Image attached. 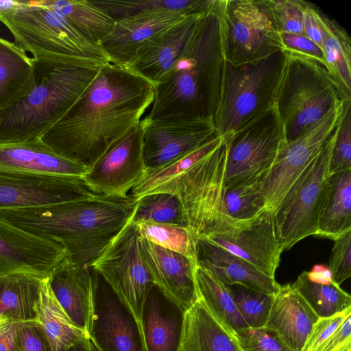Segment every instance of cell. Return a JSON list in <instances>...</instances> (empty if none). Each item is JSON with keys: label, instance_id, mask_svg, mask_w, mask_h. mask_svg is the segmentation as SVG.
<instances>
[{"label": "cell", "instance_id": "cell-29", "mask_svg": "<svg viewBox=\"0 0 351 351\" xmlns=\"http://www.w3.org/2000/svg\"><path fill=\"white\" fill-rule=\"evenodd\" d=\"M34 85L33 58L14 43L0 38V111L27 95Z\"/></svg>", "mask_w": 351, "mask_h": 351}, {"label": "cell", "instance_id": "cell-34", "mask_svg": "<svg viewBox=\"0 0 351 351\" xmlns=\"http://www.w3.org/2000/svg\"><path fill=\"white\" fill-rule=\"evenodd\" d=\"M323 43L329 74L343 100L351 99V39L334 19L322 12Z\"/></svg>", "mask_w": 351, "mask_h": 351}, {"label": "cell", "instance_id": "cell-44", "mask_svg": "<svg viewBox=\"0 0 351 351\" xmlns=\"http://www.w3.org/2000/svg\"><path fill=\"white\" fill-rule=\"evenodd\" d=\"M267 2L281 34L305 36L304 11L306 1L267 0Z\"/></svg>", "mask_w": 351, "mask_h": 351}, {"label": "cell", "instance_id": "cell-15", "mask_svg": "<svg viewBox=\"0 0 351 351\" xmlns=\"http://www.w3.org/2000/svg\"><path fill=\"white\" fill-rule=\"evenodd\" d=\"M94 195L83 178L0 171V210L56 204Z\"/></svg>", "mask_w": 351, "mask_h": 351}, {"label": "cell", "instance_id": "cell-9", "mask_svg": "<svg viewBox=\"0 0 351 351\" xmlns=\"http://www.w3.org/2000/svg\"><path fill=\"white\" fill-rule=\"evenodd\" d=\"M217 12L228 63L245 64L285 51L267 0H217Z\"/></svg>", "mask_w": 351, "mask_h": 351}, {"label": "cell", "instance_id": "cell-48", "mask_svg": "<svg viewBox=\"0 0 351 351\" xmlns=\"http://www.w3.org/2000/svg\"><path fill=\"white\" fill-rule=\"evenodd\" d=\"M350 313L351 308L332 317L319 318L307 338L302 351H319L326 341Z\"/></svg>", "mask_w": 351, "mask_h": 351}, {"label": "cell", "instance_id": "cell-12", "mask_svg": "<svg viewBox=\"0 0 351 351\" xmlns=\"http://www.w3.org/2000/svg\"><path fill=\"white\" fill-rule=\"evenodd\" d=\"M141 238L136 223L129 221L91 266L140 325L145 300L154 285L143 257Z\"/></svg>", "mask_w": 351, "mask_h": 351}, {"label": "cell", "instance_id": "cell-8", "mask_svg": "<svg viewBox=\"0 0 351 351\" xmlns=\"http://www.w3.org/2000/svg\"><path fill=\"white\" fill-rule=\"evenodd\" d=\"M0 21L14 36V43L34 59L75 56L108 62L99 46L39 0L31 1L28 6L12 12L0 14Z\"/></svg>", "mask_w": 351, "mask_h": 351}, {"label": "cell", "instance_id": "cell-43", "mask_svg": "<svg viewBox=\"0 0 351 351\" xmlns=\"http://www.w3.org/2000/svg\"><path fill=\"white\" fill-rule=\"evenodd\" d=\"M224 204L228 214L237 221H249L264 208L254 184L225 188Z\"/></svg>", "mask_w": 351, "mask_h": 351}, {"label": "cell", "instance_id": "cell-41", "mask_svg": "<svg viewBox=\"0 0 351 351\" xmlns=\"http://www.w3.org/2000/svg\"><path fill=\"white\" fill-rule=\"evenodd\" d=\"M225 285L247 326L250 328L265 327L275 295L241 285Z\"/></svg>", "mask_w": 351, "mask_h": 351}, {"label": "cell", "instance_id": "cell-37", "mask_svg": "<svg viewBox=\"0 0 351 351\" xmlns=\"http://www.w3.org/2000/svg\"><path fill=\"white\" fill-rule=\"evenodd\" d=\"M114 21L158 11H173L186 15L202 14L210 11L217 0H140L91 1Z\"/></svg>", "mask_w": 351, "mask_h": 351}, {"label": "cell", "instance_id": "cell-1", "mask_svg": "<svg viewBox=\"0 0 351 351\" xmlns=\"http://www.w3.org/2000/svg\"><path fill=\"white\" fill-rule=\"evenodd\" d=\"M154 84L126 66L105 62L67 112L40 139L89 168L136 125L152 105Z\"/></svg>", "mask_w": 351, "mask_h": 351}, {"label": "cell", "instance_id": "cell-52", "mask_svg": "<svg viewBox=\"0 0 351 351\" xmlns=\"http://www.w3.org/2000/svg\"><path fill=\"white\" fill-rule=\"evenodd\" d=\"M15 322L0 318V351H16Z\"/></svg>", "mask_w": 351, "mask_h": 351}, {"label": "cell", "instance_id": "cell-49", "mask_svg": "<svg viewBox=\"0 0 351 351\" xmlns=\"http://www.w3.org/2000/svg\"><path fill=\"white\" fill-rule=\"evenodd\" d=\"M282 38L285 52L312 60L325 68L329 73L323 50L313 41L305 36L290 34H282Z\"/></svg>", "mask_w": 351, "mask_h": 351}, {"label": "cell", "instance_id": "cell-22", "mask_svg": "<svg viewBox=\"0 0 351 351\" xmlns=\"http://www.w3.org/2000/svg\"><path fill=\"white\" fill-rule=\"evenodd\" d=\"M204 14L187 16L152 36L136 49L126 67L155 84L176 62Z\"/></svg>", "mask_w": 351, "mask_h": 351}, {"label": "cell", "instance_id": "cell-50", "mask_svg": "<svg viewBox=\"0 0 351 351\" xmlns=\"http://www.w3.org/2000/svg\"><path fill=\"white\" fill-rule=\"evenodd\" d=\"M304 31L305 36L322 49V11L308 2H306L304 11Z\"/></svg>", "mask_w": 351, "mask_h": 351}, {"label": "cell", "instance_id": "cell-18", "mask_svg": "<svg viewBox=\"0 0 351 351\" xmlns=\"http://www.w3.org/2000/svg\"><path fill=\"white\" fill-rule=\"evenodd\" d=\"M66 256L60 243L31 234L0 217V276L22 272L46 278Z\"/></svg>", "mask_w": 351, "mask_h": 351}, {"label": "cell", "instance_id": "cell-6", "mask_svg": "<svg viewBox=\"0 0 351 351\" xmlns=\"http://www.w3.org/2000/svg\"><path fill=\"white\" fill-rule=\"evenodd\" d=\"M226 160L227 147L223 142L176 180L167 193L180 199L187 227L197 239L231 234L251 221H237L227 213Z\"/></svg>", "mask_w": 351, "mask_h": 351}, {"label": "cell", "instance_id": "cell-31", "mask_svg": "<svg viewBox=\"0 0 351 351\" xmlns=\"http://www.w3.org/2000/svg\"><path fill=\"white\" fill-rule=\"evenodd\" d=\"M43 278L22 272L0 276V318L15 322H37Z\"/></svg>", "mask_w": 351, "mask_h": 351}, {"label": "cell", "instance_id": "cell-17", "mask_svg": "<svg viewBox=\"0 0 351 351\" xmlns=\"http://www.w3.org/2000/svg\"><path fill=\"white\" fill-rule=\"evenodd\" d=\"M88 337L100 351H146L140 324L111 288L101 289L96 279Z\"/></svg>", "mask_w": 351, "mask_h": 351}, {"label": "cell", "instance_id": "cell-4", "mask_svg": "<svg viewBox=\"0 0 351 351\" xmlns=\"http://www.w3.org/2000/svg\"><path fill=\"white\" fill-rule=\"evenodd\" d=\"M33 61V89L0 111V142L40 138L67 112L106 62L75 56Z\"/></svg>", "mask_w": 351, "mask_h": 351}, {"label": "cell", "instance_id": "cell-42", "mask_svg": "<svg viewBox=\"0 0 351 351\" xmlns=\"http://www.w3.org/2000/svg\"><path fill=\"white\" fill-rule=\"evenodd\" d=\"M333 135L329 176L351 169V99L343 100L342 112Z\"/></svg>", "mask_w": 351, "mask_h": 351}, {"label": "cell", "instance_id": "cell-56", "mask_svg": "<svg viewBox=\"0 0 351 351\" xmlns=\"http://www.w3.org/2000/svg\"><path fill=\"white\" fill-rule=\"evenodd\" d=\"M345 351H351V349H348V350H345Z\"/></svg>", "mask_w": 351, "mask_h": 351}, {"label": "cell", "instance_id": "cell-3", "mask_svg": "<svg viewBox=\"0 0 351 351\" xmlns=\"http://www.w3.org/2000/svg\"><path fill=\"white\" fill-rule=\"evenodd\" d=\"M217 3L200 17L176 62L154 84L146 119H213L224 64Z\"/></svg>", "mask_w": 351, "mask_h": 351}, {"label": "cell", "instance_id": "cell-7", "mask_svg": "<svg viewBox=\"0 0 351 351\" xmlns=\"http://www.w3.org/2000/svg\"><path fill=\"white\" fill-rule=\"evenodd\" d=\"M286 53L275 106L286 143L297 138L342 101L332 77L316 62Z\"/></svg>", "mask_w": 351, "mask_h": 351}, {"label": "cell", "instance_id": "cell-40", "mask_svg": "<svg viewBox=\"0 0 351 351\" xmlns=\"http://www.w3.org/2000/svg\"><path fill=\"white\" fill-rule=\"evenodd\" d=\"M136 225L142 238L195 260L197 239L187 227L153 222H141Z\"/></svg>", "mask_w": 351, "mask_h": 351}, {"label": "cell", "instance_id": "cell-14", "mask_svg": "<svg viewBox=\"0 0 351 351\" xmlns=\"http://www.w3.org/2000/svg\"><path fill=\"white\" fill-rule=\"evenodd\" d=\"M147 171L141 121L112 144L83 177L96 194L124 197Z\"/></svg>", "mask_w": 351, "mask_h": 351}, {"label": "cell", "instance_id": "cell-33", "mask_svg": "<svg viewBox=\"0 0 351 351\" xmlns=\"http://www.w3.org/2000/svg\"><path fill=\"white\" fill-rule=\"evenodd\" d=\"M223 142L222 137L215 134L191 152L159 167L147 170L144 176L130 191V196L137 200L148 194L167 193L176 180Z\"/></svg>", "mask_w": 351, "mask_h": 351}, {"label": "cell", "instance_id": "cell-5", "mask_svg": "<svg viewBox=\"0 0 351 351\" xmlns=\"http://www.w3.org/2000/svg\"><path fill=\"white\" fill-rule=\"evenodd\" d=\"M285 60V52L237 66L224 60L219 98L213 118L216 136L225 140L275 104Z\"/></svg>", "mask_w": 351, "mask_h": 351}, {"label": "cell", "instance_id": "cell-46", "mask_svg": "<svg viewBox=\"0 0 351 351\" xmlns=\"http://www.w3.org/2000/svg\"><path fill=\"white\" fill-rule=\"evenodd\" d=\"M333 241L328 267L331 272L332 281L340 286L351 276V230Z\"/></svg>", "mask_w": 351, "mask_h": 351}, {"label": "cell", "instance_id": "cell-11", "mask_svg": "<svg viewBox=\"0 0 351 351\" xmlns=\"http://www.w3.org/2000/svg\"><path fill=\"white\" fill-rule=\"evenodd\" d=\"M334 132V131H333ZM333 132L324 147L299 176L273 213L282 252L315 236L333 145Z\"/></svg>", "mask_w": 351, "mask_h": 351}, {"label": "cell", "instance_id": "cell-27", "mask_svg": "<svg viewBox=\"0 0 351 351\" xmlns=\"http://www.w3.org/2000/svg\"><path fill=\"white\" fill-rule=\"evenodd\" d=\"M319 317L291 284L274 295L265 327L274 330L290 351H302Z\"/></svg>", "mask_w": 351, "mask_h": 351}, {"label": "cell", "instance_id": "cell-57", "mask_svg": "<svg viewBox=\"0 0 351 351\" xmlns=\"http://www.w3.org/2000/svg\"><path fill=\"white\" fill-rule=\"evenodd\" d=\"M95 351H99V350H95Z\"/></svg>", "mask_w": 351, "mask_h": 351}, {"label": "cell", "instance_id": "cell-20", "mask_svg": "<svg viewBox=\"0 0 351 351\" xmlns=\"http://www.w3.org/2000/svg\"><path fill=\"white\" fill-rule=\"evenodd\" d=\"M141 243L143 257L154 284L187 311L198 300L195 260L142 237Z\"/></svg>", "mask_w": 351, "mask_h": 351}, {"label": "cell", "instance_id": "cell-2", "mask_svg": "<svg viewBox=\"0 0 351 351\" xmlns=\"http://www.w3.org/2000/svg\"><path fill=\"white\" fill-rule=\"evenodd\" d=\"M136 200L94 195L75 201L0 210V217L36 237L57 241L72 265L91 267L130 221Z\"/></svg>", "mask_w": 351, "mask_h": 351}, {"label": "cell", "instance_id": "cell-26", "mask_svg": "<svg viewBox=\"0 0 351 351\" xmlns=\"http://www.w3.org/2000/svg\"><path fill=\"white\" fill-rule=\"evenodd\" d=\"M90 268L72 265L64 258L47 276L58 303L73 324L87 336L95 282Z\"/></svg>", "mask_w": 351, "mask_h": 351}, {"label": "cell", "instance_id": "cell-53", "mask_svg": "<svg viewBox=\"0 0 351 351\" xmlns=\"http://www.w3.org/2000/svg\"><path fill=\"white\" fill-rule=\"evenodd\" d=\"M306 275L311 281L316 283L329 285L334 282L329 268L324 265H315L311 271H306Z\"/></svg>", "mask_w": 351, "mask_h": 351}, {"label": "cell", "instance_id": "cell-45", "mask_svg": "<svg viewBox=\"0 0 351 351\" xmlns=\"http://www.w3.org/2000/svg\"><path fill=\"white\" fill-rule=\"evenodd\" d=\"M235 337L242 351H290L278 335L266 327L244 328Z\"/></svg>", "mask_w": 351, "mask_h": 351}, {"label": "cell", "instance_id": "cell-28", "mask_svg": "<svg viewBox=\"0 0 351 351\" xmlns=\"http://www.w3.org/2000/svg\"><path fill=\"white\" fill-rule=\"evenodd\" d=\"M180 351H242L233 336L198 299L185 312Z\"/></svg>", "mask_w": 351, "mask_h": 351}, {"label": "cell", "instance_id": "cell-25", "mask_svg": "<svg viewBox=\"0 0 351 351\" xmlns=\"http://www.w3.org/2000/svg\"><path fill=\"white\" fill-rule=\"evenodd\" d=\"M195 261L226 285H241L271 295L281 287L274 278L205 238L197 239Z\"/></svg>", "mask_w": 351, "mask_h": 351}, {"label": "cell", "instance_id": "cell-21", "mask_svg": "<svg viewBox=\"0 0 351 351\" xmlns=\"http://www.w3.org/2000/svg\"><path fill=\"white\" fill-rule=\"evenodd\" d=\"M187 16L178 12L158 11L115 20L112 32L99 46L108 62L126 66L142 44Z\"/></svg>", "mask_w": 351, "mask_h": 351}, {"label": "cell", "instance_id": "cell-38", "mask_svg": "<svg viewBox=\"0 0 351 351\" xmlns=\"http://www.w3.org/2000/svg\"><path fill=\"white\" fill-rule=\"evenodd\" d=\"M291 287L304 298L319 318L332 317L351 308V296L335 282L311 281L302 271Z\"/></svg>", "mask_w": 351, "mask_h": 351}, {"label": "cell", "instance_id": "cell-24", "mask_svg": "<svg viewBox=\"0 0 351 351\" xmlns=\"http://www.w3.org/2000/svg\"><path fill=\"white\" fill-rule=\"evenodd\" d=\"M185 312L154 285L145 300L141 321L146 351H180Z\"/></svg>", "mask_w": 351, "mask_h": 351}, {"label": "cell", "instance_id": "cell-16", "mask_svg": "<svg viewBox=\"0 0 351 351\" xmlns=\"http://www.w3.org/2000/svg\"><path fill=\"white\" fill-rule=\"evenodd\" d=\"M147 170L164 165L194 150L215 134L213 119L141 120Z\"/></svg>", "mask_w": 351, "mask_h": 351}, {"label": "cell", "instance_id": "cell-35", "mask_svg": "<svg viewBox=\"0 0 351 351\" xmlns=\"http://www.w3.org/2000/svg\"><path fill=\"white\" fill-rule=\"evenodd\" d=\"M60 14L86 38L99 44L110 34L115 21L90 0H39Z\"/></svg>", "mask_w": 351, "mask_h": 351}, {"label": "cell", "instance_id": "cell-32", "mask_svg": "<svg viewBox=\"0 0 351 351\" xmlns=\"http://www.w3.org/2000/svg\"><path fill=\"white\" fill-rule=\"evenodd\" d=\"M36 319L51 351H65L88 337L73 324L58 303L47 277L43 278L41 284Z\"/></svg>", "mask_w": 351, "mask_h": 351}, {"label": "cell", "instance_id": "cell-30", "mask_svg": "<svg viewBox=\"0 0 351 351\" xmlns=\"http://www.w3.org/2000/svg\"><path fill=\"white\" fill-rule=\"evenodd\" d=\"M351 230V169L328 177L315 236L332 240Z\"/></svg>", "mask_w": 351, "mask_h": 351}, {"label": "cell", "instance_id": "cell-54", "mask_svg": "<svg viewBox=\"0 0 351 351\" xmlns=\"http://www.w3.org/2000/svg\"><path fill=\"white\" fill-rule=\"evenodd\" d=\"M30 3L27 0H0V14L12 12Z\"/></svg>", "mask_w": 351, "mask_h": 351}, {"label": "cell", "instance_id": "cell-19", "mask_svg": "<svg viewBox=\"0 0 351 351\" xmlns=\"http://www.w3.org/2000/svg\"><path fill=\"white\" fill-rule=\"evenodd\" d=\"M273 213L264 208L246 226L231 234L208 238L230 253L275 278L282 252Z\"/></svg>", "mask_w": 351, "mask_h": 351}, {"label": "cell", "instance_id": "cell-55", "mask_svg": "<svg viewBox=\"0 0 351 351\" xmlns=\"http://www.w3.org/2000/svg\"><path fill=\"white\" fill-rule=\"evenodd\" d=\"M65 351H91L88 341V337L78 341Z\"/></svg>", "mask_w": 351, "mask_h": 351}, {"label": "cell", "instance_id": "cell-36", "mask_svg": "<svg viewBox=\"0 0 351 351\" xmlns=\"http://www.w3.org/2000/svg\"><path fill=\"white\" fill-rule=\"evenodd\" d=\"M195 281L198 299L233 336L238 331L249 328L224 283L197 265Z\"/></svg>", "mask_w": 351, "mask_h": 351}, {"label": "cell", "instance_id": "cell-47", "mask_svg": "<svg viewBox=\"0 0 351 351\" xmlns=\"http://www.w3.org/2000/svg\"><path fill=\"white\" fill-rule=\"evenodd\" d=\"M16 351H51L49 343L37 322L15 323Z\"/></svg>", "mask_w": 351, "mask_h": 351}, {"label": "cell", "instance_id": "cell-51", "mask_svg": "<svg viewBox=\"0 0 351 351\" xmlns=\"http://www.w3.org/2000/svg\"><path fill=\"white\" fill-rule=\"evenodd\" d=\"M351 349V313L330 336L319 351H345Z\"/></svg>", "mask_w": 351, "mask_h": 351}, {"label": "cell", "instance_id": "cell-39", "mask_svg": "<svg viewBox=\"0 0 351 351\" xmlns=\"http://www.w3.org/2000/svg\"><path fill=\"white\" fill-rule=\"evenodd\" d=\"M130 221L134 223L153 222L187 227L180 199L176 195L167 193L148 194L138 199Z\"/></svg>", "mask_w": 351, "mask_h": 351}, {"label": "cell", "instance_id": "cell-23", "mask_svg": "<svg viewBox=\"0 0 351 351\" xmlns=\"http://www.w3.org/2000/svg\"><path fill=\"white\" fill-rule=\"evenodd\" d=\"M88 169L56 154L40 138L0 142V171L83 178Z\"/></svg>", "mask_w": 351, "mask_h": 351}, {"label": "cell", "instance_id": "cell-10", "mask_svg": "<svg viewBox=\"0 0 351 351\" xmlns=\"http://www.w3.org/2000/svg\"><path fill=\"white\" fill-rule=\"evenodd\" d=\"M225 188L255 184L270 169L286 143L275 104L228 136Z\"/></svg>", "mask_w": 351, "mask_h": 351}, {"label": "cell", "instance_id": "cell-13", "mask_svg": "<svg viewBox=\"0 0 351 351\" xmlns=\"http://www.w3.org/2000/svg\"><path fill=\"white\" fill-rule=\"evenodd\" d=\"M343 100L279 151L268 172L254 186L265 208L273 213L299 176L315 159L333 132Z\"/></svg>", "mask_w": 351, "mask_h": 351}]
</instances>
